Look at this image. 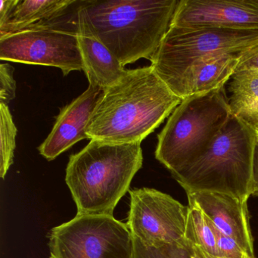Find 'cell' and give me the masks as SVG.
<instances>
[{
  "label": "cell",
  "instance_id": "6da1fadb",
  "mask_svg": "<svg viewBox=\"0 0 258 258\" xmlns=\"http://www.w3.org/2000/svg\"><path fill=\"white\" fill-rule=\"evenodd\" d=\"M179 0H108L78 3L76 30L100 40L122 66L152 61L167 34Z\"/></svg>",
  "mask_w": 258,
  "mask_h": 258
},
{
  "label": "cell",
  "instance_id": "30bf717a",
  "mask_svg": "<svg viewBox=\"0 0 258 258\" xmlns=\"http://www.w3.org/2000/svg\"><path fill=\"white\" fill-rule=\"evenodd\" d=\"M170 26L258 31V0H179Z\"/></svg>",
  "mask_w": 258,
  "mask_h": 258
},
{
  "label": "cell",
  "instance_id": "4fadbf2b",
  "mask_svg": "<svg viewBox=\"0 0 258 258\" xmlns=\"http://www.w3.org/2000/svg\"><path fill=\"white\" fill-rule=\"evenodd\" d=\"M187 196L188 204L199 207L220 232L235 240L250 257H255L247 202L212 191H198Z\"/></svg>",
  "mask_w": 258,
  "mask_h": 258
},
{
  "label": "cell",
  "instance_id": "5bb4252c",
  "mask_svg": "<svg viewBox=\"0 0 258 258\" xmlns=\"http://www.w3.org/2000/svg\"><path fill=\"white\" fill-rule=\"evenodd\" d=\"M241 53L217 55L201 61L185 71L167 87L182 100L192 95L224 87L235 73Z\"/></svg>",
  "mask_w": 258,
  "mask_h": 258
},
{
  "label": "cell",
  "instance_id": "603a6c76",
  "mask_svg": "<svg viewBox=\"0 0 258 258\" xmlns=\"http://www.w3.org/2000/svg\"><path fill=\"white\" fill-rule=\"evenodd\" d=\"M252 196L258 197V139L255 145L253 164V189Z\"/></svg>",
  "mask_w": 258,
  "mask_h": 258
},
{
  "label": "cell",
  "instance_id": "5b68a950",
  "mask_svg": "<svg viewBox=\"0 0 258 258\" xmlns=\"http://www.w3.org/2000/svg\"><path fill=\"white\" fill-rule=\"evenodd\" d=\"M224 87L182 99L158 136L155 158L172 175L208 150L231 116Z\"/></svg>",
  "mask_w": 258,
  "mask_h": 258
},
{
  "label": "cell",
  "instance_id": "3957f363",
  "mask_svg": "<svg viewBox=\"0 0 258 258\" xmlns=\"http://www.w3.org/2000/svg\"><path fill=\"white\" fill-rule=\"evenodd\" d=\"M143 161L141 143L90 140L81 152L71 155L66 182L77 215L113 216Z\"/></svg>",
  "mask_w": 258,
  "mask_h": 258
},
{
  "label": "cell",
  "instance_id": "d6986e66",
  "mask_svg": "<svg viewBox=\"0 0 258 258\" xmlns=\"http://www.w3.org/2000/svg\"><path fill=\"white\" fill-rule=\"evenodd\" d=\"M134 258H200L196 247L186 239L182 243L146 247L134 238Z\"/></svg>",
  "mask_w": 258,
  "mask_h": 258
},
{
  "label": "cell",
  "instance_id": "44dd1931",
  "mask_svg": "<svg viewBox=\"0 0 258 258\" xmlns=\"http://www.w3.org/2000/svg\"><path fill=\"white\" fill-rule=\"evenodd\" d=\"M217 250L220 258H252L232 238L226 236L217 229ZM254 258V257H253Z\"/></svg>",
  "mask_w": 258,
  "mask_h": 258
},
{
  "label": "cell",
  "instance_id": "52a82bcc",
  "mask_svg": "<svg viewBox=\"0 0 258 258\" xmlns=\"http://www.w3.org/2000/svg\"><path fill=\"white\" fill-rule=\"evenodd\" d=\"M48 238L49 258H134L132 234L114 216L77 215Z\"/></svg>",
  "mask_w": 258,
  "mask_h": 258
},
{
  "label": "cell",
  "instance_id": "7402d4cb",
  "mask_svg": "<svg viewBox=\"0 0 258 258\" xmlns=\"http://www.w3.org/2000/svg\"><path fill=\"white\" fill-rule=\"evenodd\" d=\"M258 70V43L241 53L236 70Z\"/></svg>",
  "mask_w": 258,
  "mask_h": 258
},
{
  "label": "cell",
  "instance_id": "8fae6325",
  "mask_svg": "<svg viewBox=\"0 0 258 258\" xmlns=\"http://www.w3.org/2000/svg\"><path fill=\"white\" fill-rule=\"evenodd\" d=\"M78 3L74 0H1L0 37L39 28L72 30V16L66 17Z\"/></svg>",
  "mask_w": 258,
  "mask_h": 258
},
{
  "label": "cell",
  "instance_id": "d4e9b609",
  "mask_svg": "<svg viewBox=\"0 0 258 258\" xmlns=\"http://www.w3.org/2000/svg\"><path fill=\"white\" fill-rule=\"evenodd\" d=\"M256 134H257V139H258V131L256 132Z\"/></svg>",
  "mask_w": 258,
  "mask_h": 258
},
{
  "label": "cell",
  "instance_id": "ac0fdd59",
  "mask_svg": "<svg viewBox=\"0 0 258 258\" xmlns=\"http://www.w3.org/2000/svg\"><path fill=\"white\" fill-rule=\"evenodd\" d=\"M0 176L2 179H4L9 169L13 164L18 132L17 127L13 121V115L10 112L8 105L0 104Z\"/></svg>",
  "mask_w": 258,
  "mask_h": 258
},
{
  "label": "cell",
  "instance_id": "277c9868",
  "mask_svg": "<svg viewBox=\"0 0 258 258\" xmlns=\"http://www.w3.org/2000/svg\"><path fill=\"white\" fill-rule=\"evenodd\" d=\"M256 131L231 114L208 150L172 175L186 194L212 191L247 202L253 189Z\"/></svg>",
  "mask_w": 258,
  "mask_h": 258
},
{
  "label": "cell",
  "instance_id": "484cf974",
  "mask_svg": "<svg viewBox=\"0 0 258 258\" xmlns=\"http://www.w3.org/2000/svg\"><path fill=\"white\" fill-rule=\"evenodd\" d=\"M255 258V257H254Z\"/></svg>",
  "mask_w": 258,
  "mask_h": 258
},
{
  "label": "cell",
  "instance_id": "ffe728a7",
  "mask_svg": "<svg viewBox=\"0 0 258 258\" xmlns=\"http://www.w3.org/2000/svg\"><path fill=\"white\" fill-rule=\"evenodd\" d=\"M14 69L8 63L0 64V104L8 105L16 97Z\"/></svg>",
  "mask_w": 258,
  "mask_h": 258
},
{
  "label": "cell",
  "instance_id": "9c48e42d",
  "mask_svg": "<svg viewBox=\"0 0 258 258\" xmlns=\"http://www.w3.org/2000/svg\"><path fill=\"white\" fill-rule=\"evenodd\" d=\"M0 60L58 68L64 76L84 69L78 34L64 28H39L0 37Z\"/></svg>",
  "mask_w": 258,
  "mask_h": 258
},
{
  "label": "cell",
  "instance_id": "2e32d148",
  "mask_svg": "<svg viewBox=\"0 0 258 258\" xmlns=\"http://www.w3.org/2000/svg\"><path fill=\"white\" fill-rule=\"evenodd\" d=\"M228 99L231 114L258 131V70L235 72Z\"/></svg>",
  "mask_w": 258,
  "mask_h": 258
},
{
  "label": "cell",
  "instance_id": "7c38bea8",
  "mask_svg": "<svg viewBox=\"0 0 258 258\" xmlns=\"http://www.w3.org/2000/svg\"><path fill=\"white\" fill-rule=\"evenodd\" d=\"M102 93L100 88L89 86L81 96L61 108L52 131L38 147L42 156L52 161L78 142L89 140L87 125Z\"/></svg>",
  "mask_w": 258,
  "mask_h": 258
},
{
  "label": "cell",
  "instance_id": "e0dca14e",
  "mask_svg": "<svg viewBox=\"0 0 258 258\" xmlns=\"http://www.w3.org/2000/svg\"><path fill=\"white\" fill-rule=\"evenodd\" d=\"M188 207L185 239L208 254L218 256L217 228L199 207L190 204Z\"/></svg>",
  "mask_w": 258,
  "mask_h": 258
},
{
  "label": "cell",
  "instance_id": "cb8c5ba5",
  "mask_svg": "<svg viewBox=\"0 0 258 258\" xmlns=\"http://www.w3.org/2000/svg\"><path fill=\"white\" fill-rule=\"evenodd\" d=\"M196 250H197L198 253H199V256H200V258H220L218 257V256H212V255L208 254V253H207L206 252L200 250V249L198 248V247H196Z\"/></svg>",
  "mask_w": 258,
  "mask_h": 258
},
{
  "label": "cell",
  "instance_id": "ba28073f",
  "mask_svg": "<svg viewBox=\"0 0 258 258\" xmlns=\"http://www.w3.org/2000/svg\"><path fill=\"white\" fill-rule=\"evenodd\" d=\"M126 223L134 238L146 247H158L185 241L188 207L154 188L130 190Z\"/></svg>",
  "mask_w": 258,
  "mask_h": 258
},
{
  "label": "cell",
  "instance_id": "8992f818",
  "mask_svg": "<svg viewBox=\"0 0 258 258\" xmlns=\"http://www.w3.org/2000/svg\"><path fill=\"white\" fill-rule=\"evenodd\" d=\"M256 43L258 31L170 26L151 66L168 85L201 61L241 53Z\"/></svg>",
  "mask_w": 258,
  "mask_h": 258
},
{
  "label": "cell",
  "instance_id": "7a4b0ae2",
  "mask_svg": "<svg viewBox=\"0 0 258 258\" xmlns=\"http://www.w3.org/2000/svg\"><path fill=\"white\" fill-rule=\"evenodd\" d=\"M182 102L152 66L126 70L104 90L87 127L89 140L142 143Z\"/></svg>",
  "mask_w": 258,
  "mask_h": 258
},
{
  "label": "cell",
  "instance_id": "9a60e30c",
  "mask_svg": "<svg viewBox=\"0 0 258 258\" xmlns=\"http://www.w3.org/2000/svg\"><path fill=\"white\" fill-rule=\"evenodd\" d=\"M82 56L83 71L90 86L105 90L118 82L126 73L119 60L96 37L85 31H77Z\"/></svg>",
  "mask_w": 258,
  "mask_h": 258
}]
</instances>
